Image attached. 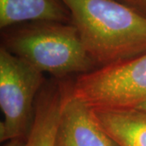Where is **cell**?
Listing matches in <instances>:
<instances>
[{
  "mask_svg": "<svg viewBox=\"0 0 146 146\" xmlns=\"http://www.w3.org/2000/svg\"><path fill=\"white\" fill-rule=\"evenodd\" d=\"M54 146H119L105 131L94 110L66 84Z\"/></svg>",
  "mask_w": 146,
  "mask_h": 146,
  "instance_id": "5b68a950",
  "label": "cell"
},
{
  "mask_svg": "<svg viewBox=\"0 0 146 146\" xmlns=\"http://www.w3.org/2000/svg\"><path fill=\"white\" fill-rule=\"evenodd\" d=\"M26 139H14L5 142L3 146H25Z\"/></svg>",
  "mask_w": 146,
  "mask_h": 146,
  "instance_id": "30bf717a",
  "label": "cell"
},
{
  "mask_svg": "<svg viewBox=\"0 0 146 146\" xmlns=\"http://www.w3.org/2000/svg\"><path fill=\"white\" fill-rule=\"evenodd\" d=\"M97 68L146 54V16L115 0H62Z\"/></svg>",
  "mask_w": 146,
  "mask_h": 146,
  "instance_id": "6da1fadb",
  "label": "cell"
},
{
  "mask_svg": "<svg viewBox=\"0 0 146 146\" xmlns=\"http://www.w3.org/2000/svg\"><path fill=\"white\" fill-rule=\"evenodd\" d=\"M65 88L66 83L58 80L44 84L36 98L25 146H54Z\"/></svg>",
  "mask_w": 146,
  "mask_h": 146,
  "instance_id": "8992f818",
  "label": "cell"
},
{
  "mask_svg": "<svg viewBox=\"0 0 146 146\" xmlns=\"http://www.w3.org/2000/svg\"><path fill=\"white\" fill-rule=\"evenodd\" d=\"M31 22L72 24V17L62 0H0V28Z\"/></svg>",
  "mask_w": 146,
  "mask_h": 146,
  "instance_id": "52a82bcc",
  "label": "cell"
},
{
  "mask_svg": "<svg viewBox=\"0 0 146 146\" xmlns=\"http://www.w3.org/2000/svg\"><path fill=\"white\" fill-rule=\"evenodd\" d=\"M94 113L100 124L119 146H146L145 110L132 108L94 110Z\"/></svg>",
  "mask_w": 146,
  "mask_h": 146,
  "instance_id": "ba28073f",
  "label": "cell"
},
{
  "mask_svg": "<svg viewBox=\"0 0 146 146\" xmlns=\"http://www.w3.org/2000/svg\"><path fill=\"white\" fill-rule=\"evenodd\" d=\"M2 46L42 73L57 78L82 75L97 66L72 24L31 22L6 29Z\"/></svg>",
  "mask_w": 146,
  "mask_h": 146,
  "instance_id": "7a4b0ae2",
  "label": "cell"
},
{
  "mask_svg": "<svg viewBox=\"0 0 146 146\" xmlns=\"http://www.w3.org/2000/svg\"><path fill=\"white\" fill-rule=\"evenodd\" d=\"M136 109H140V110H145L146 111V101L142 102L141 104H140L139 106H137L136 107Z\"/></svg>",
  "mask_w": 146,
  "mask_h": 146,
  "instance_id": "8fae6325",
  "label": "cell"
},
{
  "mask_svg": "<svg viewBox=\"0 0 146 146\" xmlns=\"http://www.w3.org/2000/svg\"><path fill=\"white\" fill-rule=\"evenodd\" d=\"M146 16V0H115Z\"/></svg>",
  "mask_w": 146,
  "mask_h": 146,
  "instance_id": "9c48e42d",
  "label": "cell"
},
{
  "mask_svg": "<svg viewBox=\"0 0 146 146\" xmlns=\"http://www.w3.org/2000/svg\"><path fill=\"white\" fill-rule=\"evenodd\" d=\"M44 73L0 48V141L26 139L33 120L35 103L45 84Z\"/></svg>",
  "mask_w": 146,
  "mask_h": 146,
  "instance_id": "277c9868",
  "label": "cell"
},
{
  "mask_svg": "<svg viewBox=\"0 0 146 146\" xmlns=\"http://www.w3.org/2000/svg\"><path fill=\"white\" fill-rule=\"evenodd\" d=\"M70 89L94 110L136 108L146 101V54L79 75Z\"/></svg>",
  "mask_w": 146,
  "mask_h": 146,
  "instance_id": "3957f363",
  "label": "cell"
}]
</instances>
